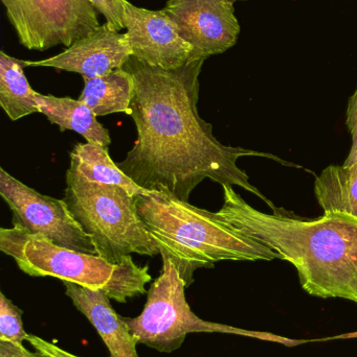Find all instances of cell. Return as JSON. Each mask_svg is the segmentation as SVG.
Listing matches in <instances>:
<instances>
[{
    "label": "cell",
    "mask_w": 357,
    "mask_h": 357,
    "mask_svg": "<svg viewBox=\"0 0 357 357\" xmlns=\"http://www.w3.org/2000/svg\"><path fill=\"white\" fill-rule=\"evenodd\" d=\"M203 63L191 61L169 70L150 66L134 56L126 63L124 68L134 81L130 116L138 139L117 167L142 188L180 201L189 202L193 190L209 178L222 187H241L277 210L237 162L249 156L278 158L224 146L214 136L211 123L199 115V77Z\"/></svg>",
    "instance_id": "cell-1"
},
{
    "label": "cell",
    "mask_w": 357,
    "mask_h": 357,
    "mask_svg": "<svg viewBox=\"0 0 357 357\" xmlns=\"http://www.w3.org/2000/svg\"><path fill=\"white\" fill-rule=\"evenodd\" d=\"M217 213L247 236L293 264L300 283L314 297L341 298L357 304V220L323 214L314 220L249 205L232 186H224Z\"/></svg>",
    "instance_id": "cell-2"
},
{
    "label": "cell",
    "mask_w": 357,
    "mask_h": 357,
    "mask_svg": "<svg viewBox=\"0 0 357 357\" xmlns=\"http://www.w3.org/2000/svg\"><path fill=\"white\" fill-rule=\"evenodd\" d=\"M138 215L157 243L161 257L173 262L186 282L199 268L230 261H272L278 255L241 233L217 212L195 207L166 193L136 197Z\"/></svg>",
    "instance_id": "cell-3"
},
{
    "label": "cell",
    "mask_w": 357,
    "mask_h": 357,
    "mask_svg": "<svg viewBox=\"0 0 357 357\" xmlns=\"http://www.w3.org/2000/svg\"><path fill=\"white\" fill-rule=\"evenodd\" d=\"M0 250L29 276L54 277L101 289L119 303L146 294V284L152 280L149 266H138L131 255L111 264L99 255L61 247L18 227L0 229Z\"/></svg>",
    "instance_id": "cell-4"
},
{
    "label": "cell",
    "mask_w": 357,
    "mask_h": 357,
    "mask_svg": "<svg viewBox=\"0 0 357 357\" xmlns=\"http://www.w3.org/2000/svg\"><path fill=\"white\" fill-rule=\"evenodd\" d=\"M63 201L89 235L98 255L109 264H119L133 253L151 257L159 254L138 215L136 197L121 187L92 182L68 169Z\"/></svg>",
    "instance_id": "cell-5"
},
{
    "label": "cell",
    "mask_w": 357,
    "mask_h": 357,
    "mask_svg": "<svg viewBox=\"0 0 357 357\" xmlns=\"http://www.w3.org/2000/svg\"><path fill=\"white\" fill-rule=\"evenodd\" d=\"M163 258L161 275L148 291L142 314L136 318H124L130 333L156 351L171 354L182 347L190 333H228L255 337L285 346H297L306 341L286 339L268 333L245 331L228 325L207 322L191 310L186 298L187 285L173 262Z\"/></svg>",
    "instance_id": "cell-6"
},
{
    "label": "cell",
    "mask_w": 357,
    "mask_h": 357,
    "mask_svg": "<svg viewBox=\"0 0 357 357\" xmlns=\"http://www.w3.org/2000/svg\"><path fill=\"white\" fill-rule=\"evenodd\" d=\"M18 38L29 50L69 47L100 26L88 0H0Z\"/></svg>",
    "instance_id": "cell-7"
},
{
    "label": "cell",
    "mask_w": 357,
    "mask_h": 357,
    "mask_svg": "<svg viewBox=\"0 0 357 357\" xmlns=\"http://www.w3.org/2000/svg\"><path fill=\"white\" fill-rule=\"evenodd\" d=\"M0 195L13 212V227L42 235L56 245L98 255L63 199L41 195L0 169Z\"/></svg>",
    "instance_id": "cell-8"
},
{
    "label": "cell",
    "mask_w": 357,
    "mask_h": 357,
    "mask_svg": "<svg viewBox=\"0 0 357 357\" xmlns=\"http://www.w3.org/2000/svg\"><path fill=\"white\" fill-rule=\"evenodd\" d=\"M163 10L192 46L189 62L224 54L237 43L240 24L231 0H167Z\"/></svg>",
    "instance_id": "cell-9"
},
{
    "label": "cell",
    "mask_w": 357,
    "mask_h": 357,
    "mask_svg": "<svg viewBox=\"0 0 357 357\" xmlns=\"http://www.w3.org/2000/svg\"><path fill=\"white\" fill-rule=\"evenodd\" d=\"M123 22L132 56L140 62L169 70L190 60L192 46L163 10H147L124 0Z\"/></svg>",
    "instance_id": "cell-10"
},
{
    "label": "cell",
    "mask_w": 357,
    "mask_h": 357,
    "mask_svg": "<svg viewBox=\"0 0 357 357\" xmlns=\"http://www.w3.org/2000/svg\"><path fill=\"white\" fill-rule=\"evenodd\" d=\"M132 56L126 33L108 23L78 40L64 52L40 61H24L25 67H50L81 75L86 79L102 77L123 68Z\"/></svg>",
    "instance_id": "cell-11"
},
{
    "label": "cell",
    "mask_w": 357,
    "mask_h": 357,
    "mask_svg": "<svg viewBox=\"0 0 357 357\" xmlns=\"http://www.w3.org/2000/svg\"><path fill=\"white\" fill-rule=\"evenodd\" d=\"M63 284L73 306L96 328L108 349L109 357H138V340L130 333L123 317L115 312L104 291L69 281H63Z\"/></svg>",
    "instance_id": "cell-12"
},
{
    "label": "cell",
    "mask_w": 357,
    "mask_h": 357,
    "mask_svg": "<svg viewBox=\"0 0 357 357\" xmlns=\"http://www.w3.org/2000/svg\"><path fill=\"white\" fill-rule=\"evenodd\" d=\"M40 113L45 115L50 123L57 125L60 131H73L85 138L89 144L108 148L111 144L108 130L99 123L96 115L79 100L57 98L54 96L36 94Z\"/></svg>",
    "instance_id": "cell-13"
},
{
    "label": "cell",
    "mask_w": 357,
    "mask_h": 357,
    "mask_svg": "<svg viewBox=\"0 0 357 357\" xmlns=\"http://www.w3.org/2000/svg\"><path fill=\"white\" fill-rule=\"evenodd\" d=\"M133 96V77L123 67L102 77H84V88L78 100L84 102L96 116L113 113L130 115Z\"/></svg>",
    "instance_id": "cell-14"
},
{
    "label": "cell",
    "mask_w": 357,
    "mask_h": 357,
    "mask_svg": "<svg viewBox=\"0 0 357 357\" xmlns=\"http://www.w3.org/2000/svg\"><path fill=\"white\" fill-rule=\"evenodd\" d=\"M75 173L92 182L121 187L132 197L151 195L152 191L138 186L123 173L109 156L108 148L96 144H78L71 152V167Z\"/></svg>",
    "instance_id": "cell-15"
},
{
    "label": "cell",
    "mask_w": 357,
    "mask_h": 357,
    "mask_svg": "<svg viewBox=\"0 0 357 357\" xmlns=\"http://www.w3.org/2000/svg\"><path fill=\"white\" fill-rule=\"evenodd\" d=\"M314 195L325 214L357 220V162L326 167L314 181Z\"/></svg>",
    "instance_id": "cell-16"
},
{
    "label": "cell",
    "mask_w": 357,
    "mask_h": 357,
    "mask_svg": "<svg viewBox=\"0 0 357 357\" xmlns=\"http://www.w3.org/2000/svg\"><path fill=\"white\" fill-rule=\"evenodd\" d=\"M24 61L0 52V106L12 121L40 113L36 94L24 73Z\"/></svg>",
    "instance_id": "cell-17"
},
{
    "label": "cell",
    "mask_w": 357,
    "mask_h": 357,
    "mask_svg": "<svg viewBox=\"0 0 357 357\" xmlns=\"http://www.w3.org/2000/svg\"><path fill=\"white\" fill-rule=\"evenodd\" d=\"M23 312L0 293V341L23 346L29 333L23 328Z\"/></svg>",
    "instance_id": "cell-18"
},
{
    "label": "cell",
    "mask_w": 357,
    "mask_h": 357,
    "mask_svg": "<svg viewBox=\"0 0 357 357\" xmlns=\"http://www.w3.org/2000/svg\"><path fill=\"white\" fill-rule=\"evenodd\" d=\"M99 13L106 19V23L115 31L125 29L124 26V0H88Z\"/></svg>",
    "instance_id": "cell-19"
},
{
    "label": "cell",
    "mask_w": 357,
    "mask_h": 357,
    "mask_svg": "<svg viewBox=\"0 0 357 357\" xmlns=\"http://www.w3.org/2000/svg\"><path fill=\"white\" fill-rule=\"evenodd\" d=\"M346 123H347L348 129L351 133L352 146L344 165H352L357 162V87L351 98H349V102H348Z\"/></svg>",
    "instance_id": "cell-20"
},
{
    "label": "cell",
    "mask_w": 357,
    "mask_h": 357,
    "mask_svg": "<svg viewBox=\"0 0 357 357\" xmlns=\"http://www.w3.org/2000/svg\"><path fill=\"white\" fill-rule=\"evenodd\" d=\"M27 342L34 348L35 351L45 357H81L62 349L52 342L45 341L37 335H29Z\"/></svg>",
    "instance_id": "cell-21"
},
{
    "label": "cell",
    "mask_w": 357,
    "mask_h": 357,
    "mask_svg": "<svg viewBox=\"0 0 357 357\" xmlns=\"http://www.w3.org/2000/svg\"><path fill=\"white\" fill-rule=\"evenodd\" d=\"M0 357H45L39 352H31L24 346L0 341Z\"/></svg>",
    "instance_id": "cell-22"
},
{
    "label": "cell",
    "mask_w": 357,
    "mask_h": 357,
    "mask_svg": "<svg viewBox=\"0 0 357 357\" xmlns=\"http://www.w3.org/2000/svg\"><path fill=\"white\" fill-rule=\"evenodd\" d=\"M231 1H232L233 3H235V2H237V1H245V0H231Z\"/></svg>",
    "instance_id": "cell-23"
}]
</instances>
